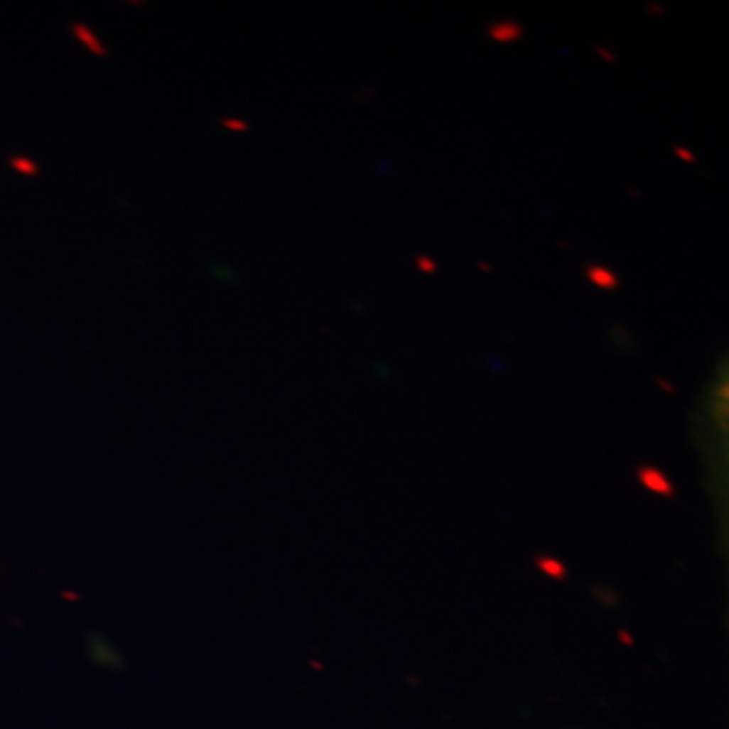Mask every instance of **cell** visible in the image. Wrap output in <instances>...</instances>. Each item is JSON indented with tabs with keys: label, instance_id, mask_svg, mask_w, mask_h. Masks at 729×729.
<instances>
[{
	"label": "cell",
	"instance_id": "277c9868",
	"mask_svg": "<svg viewBox=\"0 0 729 729\" xmlns=\"http://www.w3.org/2000/svg\"><path fill=\"white\" fill-rule=\"evenodd\" d=\"M535 567L543 576H549L551 580H567V565L562 559H556L551 554H538L535 556Z\"/></svg>",
	"mask_w": 729,
	"mask_h": 729
},
{
	"label": "cell",
	"instance_id": "5b68a950",
	"mask_svg": "<svg viewBox=\"0 0 729 729\" xmlns=\"http://www.w3.org/2000/svg\"><path fill=\"white\" fill-rule=\"evenodd\" d=\"M73 30H76V36L81 38V43H84V46H90V49H92L94 54H100V57L106 54V49H103V46L94 40V36H90V30H84V27H79V25L73 27Z\"/></svg>",
	"mask_w": 729,
	"mask_h": 729
},
{
	"label": "cell",
	"instance_id": "30bf717a",
	"mask_svg": "<svg viewBox=\"0 0 729 729\" xmlns=\"http://www.w3.org/2000/svg\"><path fill=\"white\" fill-rule=\"evenodd\" d=\"M597 52H600V57H603V60H610V63L616 60V57H613V52H608V49H603V46H597Z\"/></svg>",
	"mask_w": 729,
	"mask_h": 729
},
{
	"label": "cell",
	"instance_id": "9c48e42d",
	"mask_svg": "<svg viewBox=\"0 0 729 729\" xmlns=\"http://www.w3.org/2000/svg\"><path fill=\"white\" fill-rule=\"evenodd\" d=\"M616 634H619V643H621V646H627V648H632V646H634V637H632L630 632H627V630H619Z\"/></svg>",
	"mask_w": 729,
	"mask_h": 729
},
{
	"label": "cell",
	"instance_id": "52a82bcc",
	"mask_svg": "<svg viewBox=\"0 0 729 729\" xmlns=\"http://www.w3.org/2000/svg\"><path fill=\"white\" fill-rule=\"evenodd\" d=\"M673 151H675V154H678V157H681V160H684V162H688V165H694V162H697V154H694V151H688V148H684V146H675Z\"/></svg>",
	"mask_w": 729,
	"mask_h": 729
},
{
	"label": "cell",
	"instance_id": "6da1fadb",
	"mask_svg": "<svg viewBox=\"0 0 729 729\" xmlns=\"http://www.w3.org/2000/svg\"><path fill=\"white\" fill-rule=\"evenodd\" d=\"M637 481H640V486L643 489H648V492H654V495H659V497H670L673 500L675 495H678V489H675V484L664 475V470L662 468H657V465H643V468H637Z\"/></svg>",
	"mask_w": 729,
	"mask_h": 729
},
{
	"label": "cell",
	"instance_id": "3957f363",
	"mask_svg": "<svg viewBox=\"0 0 729 729\" xmlns=\"http://www.w3.org/2000/svg\"><path fill=\"white\" fill-rule=\"evenodd\" d=\"M586 281L597 289H603V292H616L621 284L616 270L605 268V265H586Z\"/></svg>",
	"mask_w": 729,
	"mask_h": 729
},
{
	"label": "cell",
	"instance_id": "ba28073f",
	"mask_svg": "<svg viewBox=\"0 0 729 729\" xmlns=\"http://www.w3.org/2000/svg\"><path fill=\"white\" fill-rule=\"evenodd\" d=\"M222 124H225L227 130H238V133H246V130H249V124L241 119H222Z\"/></svg>",
	"mask_w": 729,
	"mask_h": 729
},
{
	"label": "cell",
	"instance_id": "8992f818",
	"mask_svg": "<svg viewBox=\"0 0 729 729\" xmlns=\"http://www.w3.org/2000/svg\"><path fill=\"white\" fill-rule=\"evenodd\" d=\"M414 265H416L421 273H427V276L438 273V262H435L432 256H427V254H416V256H414Z\"/></svg>",
	"mask_w": 729,
	"mask_h": 729
},
{
	"label": "cell",
	"instance_id": "7a4b0ae2",
	"mask_svg": "<svg viewBox=\"0 0 729 729\" xmlns=\"http://www.w3.org/2000/svg\"><path fill=\"white\" fill-rule=\"evenodd\" d=\"M486 36L495 43H516V40L524 38V25H519L513 19H500V22H492L486 27Z\"/></svg>",
	"mask_w": 729,
	"mask_h": 729
}]
</instances>
